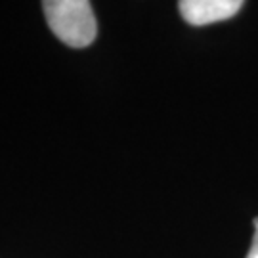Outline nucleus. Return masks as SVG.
Masks as SVG:
<instances>
[{
  "instance_id": "7ed1b4c3",
  "label": "nucleus",
  "mask_w": 258,
  "mask_h": 258,
  "mask_svg": "<svg viewBox=\"0 0 258 258\" xmlns=\"http://www.w3.org/2000/svg\"><path fill=\"white\" fill-rule=\"evenodd\" d=\"M247 258H258V218H254V237H252Z\"/></svg>"
},
{
  "instance_id": "f03ea898",
  "label": "nucleus",
  "mask_w": 258,
  "mask_h": 258,
  "mask_svg": "<svg viewBox=\"0 0 258 258\" xmlns=\"http://www.w3.org/2000/svg\"><path fill=\"white\" fill-rule=\"evenodd\" d=\"M182 18L195 27L233 18L241 8V0H182L178 4Z\"/></svg>"
},
{
  "instance_id": "f257e3e1",
  "label": "nucleus",
  "mask_w": 258,
  "mask_h": 258,
  "mask_svg": "<svg viewBox=\"0 0 258 258\" xmlns=\"http://www.w3.org/2000/svg\"><path fill=\"white\" fill-rule=\"evenodd\" d=\"M48 27L71 48L90 46L98 35L92 4L86 0H46L42 2Z\"/></svg>"
}]
</instances>
